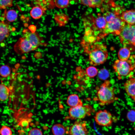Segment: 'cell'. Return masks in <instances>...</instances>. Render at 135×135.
<instances>
[{"mask_svg": "<svg viewBox=\"0 0 135 135\" xmlns=\"http://www.w3.org/2000/svg\"><path fill=\"white\" fill-rule=\"evenodd\" d=\"M109 80H105L100 86L96 97L94 99L98 102L101 106L108 105L113 102L117 98L115 97L114 89L111 87Z\"/></svg>", "mask_w": 135, "mask_h": 135, "instance_id": "2", "label": "cell"}, {"mask_svg": "<svg viewBox=\"0 0 135 135\" xmlns=\"http://www.w3.org/2000/svg\"><path fill=\"white\" fill-rule=\"evenodd\" d=\"M32 3L34 6H39L44 11L53 8L54 4L53 0H32Z\"/></svg>", "mask_w": 135, "mask_h": 135, "instance_id": "16", "label": "cell"}, {"mask_svg": "<svg viewBox=\"0 0 135 135\" xmlns=\"http://www.w3.org/2000/svg\"><path fill=\"white\" fill-rule=\"evenodd\" d=\"M120 14L115 11H106L104 14L103 16L108 22H110L114 20Z\"/></svg>", "mask_w": 135, "mask_h": 135, "instance_id": "23", "label": "cell"}, {"mask_svg": "<svg viewBox=\"0 0 135 135\" xmlns=\"http://www.w3.org/2000/svg\"><path fill=\"white\" fill-rule=\"evenodd\" d=\"M23 36L29 42L35 50L41 45L42 39L38 33L29 31L25 29L23 31Z\"/></svg>", "mask_w": 135, "mask_h": 135, "instance_id": "10", "label": "cell"}, {"mask_svg": "<svg viewBox=\"0 0 135 135\" xmlns=\"http://www.w3.org/2000/svg\"><path fill=\"white\" fill-rule=\"evenodd\" d=\"M12 30L11 26L8 24L0 21V43L9 36Z\"/></svg>", "mask_w": 135, "mask_h": 135, "instance_id": "15", "label": "cell"}, {"mask_svg": "<svg viewBox=\"0 0 135 135\" xmlns=\"http://www.w3.org/2000/svg\"><path fill=\"white\" fill-rule=\"evenodd\" d=\"M93 111L92 106L88 104L70 107L68 111V118L72 120H81L90 115Z\"/></svg>", "mask_w": 135, "mask_h": 135, "instance_id": "4", "label": "cell"}, {"mask_svg": "<svg viewBox=\"0 0 135 135\" xmlns=\"http://www.w3.org/2000/svg\"><path fill=\"white\" fill-rule=\"evenodd\" d=\"M54 18L59 25L63 26L67 23L69 19L66 15L63 13L57 14L54 15Z\"/></svg>", "mask_w": 135, "mask_h": 135, "instance_id": "21", "label": "cell"}, {"mask_svg": "<svg viewBox=\"0 0 135 135\" xmlns=\"http://www.w3.org/2000/svg\"><path fill=\"white\" fill-rule=\"evenodd\" d=\"M67 103L70 107L78 106L83 105V103L78 95L75 94H72L68 97Z\"/></svg>", "mask_w": 135, "mask_h": 135, "instance_id": "17", "label": "cell"}, {"mask_svg": "<svg viewBox=\"0 0 135 135\" xmlns=\"http://www.w3.org/2000/svg\"><path fill=\"white\" fill-rule=\"evenodd\" d=\"M0 134L1 135H12V132L9 127L3 126L0 129Z\"/></svg>", "mask_w": 135, "mask_h": 135, "instance_id": "30", "label": "cell"}, {"mask_svg": "<svg viewBox=\"0 0 135 135\" xmlns=\"http://www.w3.org/2000/svg\"><path fill=\"white\" fill-rule=\"evenodd\" d=\"M120 16H118L112 22L107 23L102 32V38L110 34L118 36L126 24L121 18Z\"/></svg>", "mask_w": 135, "mask_h": 135, "instance_id": "5", "label": "cell"}, {"mask_svg": "<svg viewBox=\"0 0 135 135\" xmlns=\"http://www.w3.org/2000/svg\"><path fill=\"white\" fill-rule=\"evenodd\" d=\"M74 0H70V2L71 1Z\"/></svg>", "mask_w": 135, "mask_h": 135, "instance_id": "33", "label": "cell"}, {"mask_svg": "<svg viewBox=\"0 0 135 135\" xmlns=\"http://www.w3.org/2000/svg\"><path fill=\"white\" fill-rule=\"evenodd\" d=\"M83 47L84 52L88 55L91 64L96 66L103 64L106 61L108 52L104 44L98 41Z\"/></svg>", "mask_w": 135, "mask_h": 135, "instance_id": "1", "label": "cell"}, {"mask_svg": "<svg viewBox=\"0 0 135 135\" xmlns=\"http://www.w3.org/2000/svg\"><path fill=\"white\" fill-rule=\"evenodd\" d=\"M18 17V14L16 12L13 10H8L6 14V17L8 21L12 22L16 20Z\"/></svg>", "mask_w": 135, "mask_h": 135, "instance_id": "24", "label": "cell"}, {"mask_svg": "<svg viewBox=\"0 0 135 135\" xmlns=\"http://www.w3.org/2000/svg\"><path fill=\"white\" fill-rule=\"evenodd\" d=\"M13 0H0V9H4L13 5Z\"/></svg>", "mask_w": 135, "mask_h": 135, "instance_id": "29", "label": "cell"}, {"mask_svg": "<svg viewBox=\"0 0 135 135\" xmlns=\"http://www.w3.org/2000/svg\"><path fill=\"white\" fill-rule=\"evenodd\" d=\"M11 68L7 65H3L0 67V76L3 78H6L10 74Z\"/></svg>", "mask_w": 135, "mask_h": 135, "instance_id": "26", "label": "cell"}, {"mask_svg": "<svg viewBox=\"0 0 135 135\" xmlns=\"http://www.w3.org/2000/svg\"><path fill=\"white\" fill-rule=\"evenodd\" d=\"M14 48L15 51L20 54L28 53L35 50L28 41L24 37L19 39L15 44Z\"/></svg>", "mask_w": 135, "mask_h": 135, "instance_id": "9", "label": "cell"}, {"mask_svg": "<svg viewBox=\"0 0 135 135\" xmlns=\"http://www.w3.org/2000/svg\"><path fill=\"white\" fill-rule=\"evenodd\" d=\"M28 135H42V134L40 129L34 128L30 130L28 132Z\"/></svg>", "mask_w": 135, "mask_h": 135, "instance_id": "32", "label": "cell"}, {"mask_svg": "<svg viewBox=\"0 0 135 135\" xmlns=\"http://www.w3.org/2000/svg\"><path fill=\"white\" fill-rule=\"evenodd\" d=\"M85 6L93 8H103L105 0H74Z\"/></svg>", "mask_w": 135, "mask_h": 135, "instance_id": "14", "label": "cell"}, {"mask_svg": "<svg viewBox=\"0 0 135 135\" xmlns=\"http://www.w3.org/2000/svg\"><path fill=\"white\" fill-rule=\"evenodd\" d=\"M121 18L127 24H135V10L131 9L123 11L120 14Z\"/></svg>", "mask_w": 135, "mask_h": 135, "instance_id": "12", "label": "cell"}, {"mask_svg": "<svg viewBox=\"0 0 135 135\" xmlns=\"http://www.w3.org/2000/svg\"><path fill=\"white\" fill-rule=\"evenodd\" d=\"M121 43L124 46L135 47V25L126 24L118 35Z\"/></svg>", "mask_w": 135, "mask_h": 135, "instance_id": "3", "label": "cell"}, {"mask_svg": "<svg viewBox=\"0 0 135 135\" xmlns=\"http://www.w3.org/2000/svg\"><path fill=\"white\" fill-rule=\"evenodd\" d=\"M86 123V121L81 120H76L70 128L69 135H88Z\"/></svg>", "mask_w": 135, "mask_h": 135, "instance_id": "8", "label": "cell"}, {"mask_svg": "<svg viewBox=\"0 0 135 135\" xmlns=\"http://www.w3.org/2000/svg\"><path fill=\"white\" fill-rule=\"evenodd\" d=\"M94 118L96 123L102 126H110L113 122L111 114L106 110L98 111L96 113Z\"/></svg>", "mask_w": 135, "mask_h": 135, "instance_id": "7", "label": "cell"}, {"mask_svg": "<svg viewBox=\"0 0 135 135\" xmlns=\"http://www.w3.org/2000/svg\"><path fill=\"white\" fill-rule=\"evenodd\" d=\"M86 73L88 76L90 78H93L98 74V71L97 68L94 66H89L86 69Z\"/></svg>", "mask_w": 135, "mask_h": 135, "instance_id": "25", "label": "cell"}, {"mask_svg": "<svg viewBox=\"0 0 135 135\" xmlns=\"http://www.w3.org/2000/svg\"><path fill=\"white\" fill-rule=\"evenodd\" d=\"M52 131L54 135H64L66 129L62 125L58 124L53 126Z\"/></svg>", "mask_w": 135, "mask_h": 135, "instance_id": "22", "label": "cell"}, {"mask_svg": "<svg viewBox=\"0 0 135 135\" xmlns=\"http://www.w3.org/2000/svg\"><path fill=\"white\" fill-rule=\"evenodd\" d=\"M92 23L95 29L101 34V38H102V32L107 24L104 16L98 14L96 18L93 17Z\"/></svg>", "mask_w": 135, "mask_h": 135, "instance_id": "11", "label": "cell"}, {"mask_svg": "<svg viewBox=\"0 0 135 135\" xmlns=\"http://www.w3.org/2000/svg\"><path fill=\"white\" fill-rule=\"evenodd\" d=\"M10 90L4 84H0V101H4L8 98Z\"/></svg>", "mask_w": 135, "mask_h": 135, "instance_id": "19", "label": "cell"}, {"mask_svg": "<svg viewBox=\"0 0 135 135\" xmlns=\"http://www.w3.org/2000/svg\"><path fill=\"white\" fill-rule=\"evenodd\" d=\"M98 78L101 80H106L109 77L110 74L108 71L105 68H102L98 71Z\"/></svg>", "mask_w": 135, "mask_h": 135, "instance_id": "28", "label": "cell"}, {"mask_svg": "<svg viewBox=\"0 0 135 135\" xmlns=\"http://www.w3.org/2000/svg\"><path fill=\"white\" fill-rule=\"evenodd\" d=\"M55 6L60 8H64L68 6L70 3V0H54Z\"/></svg>", "mask_w": 135, "mask_h": 135, "instance_id": "27", "label": "cell"}, {"mask_svg": "<svg viewBox=\"0 0 135 135\" xmlns=\"http://www.w3.org/2000/svg\"><path fill=\"white\" fill-rule=\"evenodd\" d=\"M125 90L128 95L135 102V78H131L124 84Z\"/></svg>", "mask_w": 135, "mask_h": 135, "instance_id": "13", "label": "cell"}, {"mask_svg": "<svg viewBox=\"0 0 135 135\" xmlns=\"http://www.w3.org/2000/svg\"><path fill=\"white\" fill-rule=\"evenodd\" d=\"M127 118L130 122H135V110H132L129 111L127 114Z\"/></svg>", "mask_w": 135, "mask_h": 135, "instance_id": "31", "label": "cell"}, {"mask_svg": "<svg viewBox=\"0 0 135 135\" xmlns=\"http://www.w3.org/2000/svg\"><path fill=\"white\" fill-rule=\"evenodd\" d=\"M130 55V50L126 46L120 49L118 53L119 59L123 60H128Z\"/></svg>", "mask_w": 135, "mask_h": 135, "instance_id": "18", "label": "cell"}, {"mask_svg": "<svg viewBox=\"0 0 135 135\" xmlns=\"http://www.w3.org/2000/svg\"><path fill=\"white\" fill-rule=\"evenodd\" d=\"M43 10L38 6H34L30 12L31 16L34 19H38L40 18L43 15Z\"/></svg>", "mask_w": 135, "mask_h": 135, "instance_id": "20", "label": "cell"}, {"mask_svg": "<svg viewBox=\"0 0 135 135\" xmlns=\"http://www.w3.org/2000/svg\"><path fill=\"white\" fill-rule=\"evenodd\" d=\"M113 68L115 72L117 73L119 79H121L122 76L128 75L134 69L131 61L128 60H116L113 65Z\"/></svg>", "mask_w": 135, "mask_h": 135, "instance_id": "6", "label": "cell"}]
</instances>
